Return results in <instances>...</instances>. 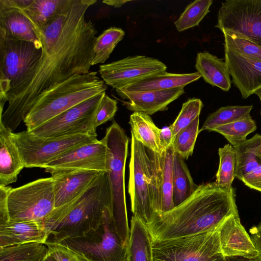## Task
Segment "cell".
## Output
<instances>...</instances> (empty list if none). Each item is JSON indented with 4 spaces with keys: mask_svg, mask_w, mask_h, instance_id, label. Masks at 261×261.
Wrapping results in <instances>:
<instances>
[{
    "mask_svg": "<svg viewBox=\"0 0 261 261\" xmlns=\"http://www.w3.org/2000/svg\"><path fill=\"white\" fill-rule=\"evenodd\" d=\"M97 0H71L59 16L37 34L42 55L28 86L10 99L0 122L13 132L43 91L73 75L90 72L97 31L87 20L88 9Z\"/></svg>",
    "mask_w": 261,
    "mask_h": 261,
    "instance_id": "cell-1",
    "label": "cell"
},
{
    "mask_svg": "<svg viewBox=\"0 0 261 261\" xmlns=\"http://www.w3.org/2000/svg\"><path fill=\"white\" fill-rule=\"evenodd\" d=\"M236 191L215 181L198 185L187 200L156 216L147 226L153 242L197 234L217 228L227 217L238 214Z\"/></svg>",
    "mask_w": 261,
    "mask_h": 261,
    "instance_id": "cell-2",
    "label": "cell"
},
{
    "mask_svg": "<svg viewBox=\"0 0 261 261\" xmlns=\"http://www.w3.org/2000/svg\"><path fill=\"white\" fill-rule=\"evenodd\" d=\"M109 206L112 207V201L109 175L103 172L84 193L55 208L44 219L43 223L48 233L46 242L60 243L96 229Z\"/></svg>",
    "mask_w": 261,
    "mask_h": 261,
    "instance_id": "cell-3",
    "label": "cell"
},
{
    "mask_svg": "<svg viewBox=\"0 0 261 261\" xmlns=\"http://www.w3.org/2000/svg\"><path fill=\"white\" fill-rule=\"evenodd\" d=\"M97 72L76 74L42 91L23 122L31 132L67 110L106 92L107 85Z\"/></svg>",
    "mask_w": 261,
    "mask_h": 261,
    "instance_id": "cell-4",
    "label": "cell"
},
{
    "mask_svg": "<svg viewBox=\"0 0 261 261\" xmlns=\"http://www.w3.org/2000/svg\"><path fill=\"white\" fill-rule=\"evenodd\" d=\"M41 55L32 42L0 35V108L28 86Z\"/></svg>",
    "mask_w": 261,
    "mask_h": 261,
    "instance_id": "cell-5",
    "label": "cell"
},
{
    "mask_svg": "<svg viewBox=\"0 0 261 261\" xmlns=\"http://www.w3.org/2000/svg\"><path fill=\"white\" fill-rule=\"evenodd\" d=\"M110 151L109 179L112 211L117 228L123 244L128 246L130 235L125 193V166L128 139L123 129L115 121L106 131L102 139Z\"/></svg>",
    "mask_w": 261,
    "mask_h": 261,
    "instance_id": "cell-6",
    "label": "cell"
},
{
    "mask_svg": "<svg viewBox=\"0 0 261 261\" xmlns=\"http://www.w3.org/2000/svg\"><path fill=\"white\" fill-rule=\"evenodd\" d=\"M59 243L80 253L89 261H127L128 246L123 244L118 233L112 206L106 208L96 229Z\"/></svg>",
    "mask_w": 261,
    "mask_h": 261,
    "instance_id": "cell-7",
    "label": "cell"
},
{
    "mask_svg": "<svg viewBox=\"0 0 261 261\" xmlns=\"http://www.w3.org/2000/svg\"><path fill=\"white\" fill-rule=\"evenodd\" d=\"M25 168H42L68 151L97 140V136L78 134L43 137L26 130L12 133Z\"/></svg>",
    "mask_w": 261,
    "mask_h": 261,
    "instance_id": "cell-8",
    "label": "cell"
},
{
    "mask_svg": "<svg viewBox=\"0 0 261 261\" xmlns=\"http://www.w3.org/2000/svg\"><path fill=\"white\" fill-rule=\"evenodd\" d=\"M55 208L51 177L11 188L8 196L9 221L43 222Z\"/></svg>",
    "mask_w": 261,
    "mask_h": 261,
    "instance_id": "cell-9",
    "label": "cell"
},
{
    "mask_svg": "<svg viewBox=\"0 0 261 261\" xmlns=\"http://www.w3.org/2000/svg\"><path fill=\"white\" fill-rule=\"evenodd\" d=\"M218 227L197 234L152 241L153 261H224Z\"/></svg>",
    "mask_w": 261,
    "mask_h": 261,
    "instance_id": "cell-10",
    "label": "cell"
},
{
    "mask_svg": "<svg viewBox=\"0 0 261 261\" xmlns=\"http://www.w3.org/2000/svg\"><path fill=\"white\" fill-rule=\"evenodd\" d=\"M133 216L146 226L156 215L154 211L146 148L131 134V152L128 187Z\"/></svg>",
    "mask_w": 261,
    "mask_h": 261,
    "instance_id": "cell-11",
    "label": "cell"
},
{
    "mask_svg": "<svg viewBox=\"0 0 261 261\" xmlns=\"http://www.w3.org/2000/svg\"><path fill=\"white\" fill-rule=\"evenodd\" d=\"M215 27L239 34L261 46V0L222 3Z\"/></svg>",
    "mask_w": 261,
    "mask_h": 261,
    "instance_id": "cell-12",
    "label": "cell"
},
{
    "mask_svg": "<svg viewBox=\"0 0 261 261\" xmlns=\"http://www.w3.org/2000/svg\"><path fill=\"white\" fill-rule=\"evenodd\" d=\"M105 92L67 110L30 132L43 137L78 134L97 136L93 116Z\"/></svg>",
    "mask_w": 261,
    "mask_h": 261,
    "instance_id": "cell-13",
    "label": "cell"
},
{
    "mask_svg": "<svg viewBox=\"0 0 261 261\" xmlns=\"http://www.w3.org/2000/svg\"><path fill=\"white\" fill-rule=\"evenodd\" d=\"M166 69L156 59L136 55L101 65L99 73L105 84L116 90Z\"/></svg>",
    "mask_w": 261,
    "mask_h": 261,
    "instance_id": "cell-14",
    "label": "cell"
},
{
    "mask_svg": "<svg viewBox=\"0 0 261 261\" xmlns=\"http://www.w3.org/2000/svg\"><path fill=\"white\" fill-rule=\"evenodd\" d=\"M146 150L154 208L158 216L174 207L172 199L174 151L172 145L161 153Z\"/></svg>",
    "mask_w": 261,
    "mask_h": 261,
    "instance_id": "cell-15",
    "label": "cell"
},
{
    "mask_svg": "<svg viewBox=\"0 0 261 261\" xmlns=\"http://www.w3.org/2000/svg\"><path fill=\"white\" fill-rule=\"evenodd\" d=\"M110 151L101 139L76 147L47 165L45 172L92 170L108 172Z\"/></svg>",
    "mask_w": 261,
    "mask_h": 261,
    "instance_id": "cell-16",
    "label": "cell"
},
{
    "mask_svg": "<svg viewBox=\"0 0 261 261\" xmlns=\"http://www.w3.org/2000/svg\"><path fill=\"white\" fill-rule=\"evenodd\" d=\"M218 232L222 253L225 258L237 256L257 259L258 251L242 225L239 214L225 219L218 227Z\"/></svg>",
    "mask_w": 261,
    "mask_h": 261,
    "instance_id": "cell-17",
    "label": "cell"
},
{
    "mask_svg": "<svg viewBox=\"0 0 261 261\" xmlns=\"http://www.w3.org/2000/svg\"><path fill=\"white\" fill-rule=\"evenodd\" d=\"M104 172L70 170L53 173L55 208L74 200L91 187Z\"/></svg>",
    "mask_w": 261,
    "mask_h": 261,
    "instance_id": "cell-18",
    "label": "cell"
},
{
    "mask_svg": "<svg viewBox=\"0 0 261 261\" xmlns=\"http://www.w3.org/2000/svg\"><path fill=\"white\" fill-rule=\"evenodd\" d=\"M225 49V61L235 86L246 99L261 87V61Z\"/></svg>",
    "mask_w": 261,
    "mask_h": 261,
    "instance_id": "cell-19",
    "label": "cell"
},
{
    "mask_svg": "<svg viewBox=\"0 0 261 261\" xmlns=\"http://www.w3.org/2000/svg\"><path fill=\"white\" fill-rule=\"evenodd\" d=\"M117 94L127 101H123L131 111L142 112L148 115L166 111L168 106L179 98L184 92V87L147 91L126 92L116 91Z\"/></svg>",
    "mask_w": 261,
    "mask_h": 261,
    "instance_id": "cell-20",
    "label": "cell"
},
{
    "mask_svg": "<svg viewBox=\"0 0 261 261\" xmlns=\"http://www.w3.org/2000/svg\"><path fill=\"white\" fill-rule=\"evenodd\" d=\"M48 238L43 222L9 220L0 223V247L34 242L45 244Z\"/></svg>",
    "mask_w": 261,
    "mask_h": 261,
    "instance_id": "cell-21",
    "label": "cell"
},
{
    "mask_svg": "<svg viewBox=\"0 0 261 261\" xmlns=\"http://www.w3.org/2000/svg\"><path fill=\"white\" fill-rule=\"evenodd\" d=\"M12 133L0 122V186L15 182L25 168Z\"/></svg>",
    "mask_w": 261,
    "mask_h": 261,
    "instance_id": "cell-22",
    "label": "cell"
},
{
    "mask_svg": "<svg viewBox=\"0 0 261 261\" xmlns=\"http://www.w3.org/2000/svg\"><path fill=\"white\" fill-rule=\"evenodd\" d=\"M0 35L30 42L38 48L42 44L29 19L16 8L0 3Z\"/></svg>",
    "mask_w": 261,
    "mask_h": 261,
    "instance_id": "cell-23",
    "label": "cell"
},
{
    "mask_svg": "<svg viewBox=\"0 0 261 261\" xmlns=\"http://www.w3.org/2000/svg\"><path fill=\"white\" fill-rule=\"evenodd\" d=\"M200 77V75L197 72L191 73H173L166 71L147 77L115 91L133 92L185 87Z\"/></svg>",
    "mask_w": 261,
    "mask_h": 261,
    "instance_id": "cell-24",
    "label": "cell"
},
{
    "mask_svg": "<svg viewBox=\"0 0 261 261\" xmlns=\"http://www.w3.org/2000/svg\"><path fill=\"white\" fill-rule=\"evenodd\" d=\"M195 68L205 82L227 92L231 82L226 63L223 59L208 52H200L197 55Z\"/></svg>",
    "mask_w": 261,
    "mask_h": 261,
    "instance_id": "cell-25",
    "label": "cell"
},
{
    "mask_svg": "<svg viewBox=\"0 0 261 261\" xmlns=\"http://www.w3.org/2000/svg\"><path fill=\"white\" fill-rule=\"evenodd\" d=\"M71 0H32L26 8L19 10L30 21L36 34L55 20Z\"/></svg>",
    "mask_w": 261,
    "mask_h": 261,
    "instance_id": "cell-26",
    "label": "cell"
},
{
    "mask_svg": "<svg viewBox=\"0 0 261 261\" xmlns=\"http://www.w3.org/2000/svg\"><path fill=\"white\" fill-rule=\"evenodd\" d=\"M127 261H153L152 241L147 227L136 217L130 220Z\"/></svg>",
    "mask_w": 261,
    "mask_h": 261,
    "instance_id": "cell-27",
    "label": "cell"
},
{
    "mask_svg": "<svg viewBox=\"0 0 261 261\" xmlns=\"http://www.w3.org/2000/svg\"><path fill=\"white\" fill-rule=\"evenodd\" d=\"M129 124L131 134L146 148L159 153H161L159 137L161 128L157 127L149 115L135 112L130 115Z\"/></svg>",
    "mask_w": 261,
    "mask_h": 261,
    "instance_id": "cell-28",
    "label": "cell"
},
{
    "mask_svg": "<svg viewBox=\"0 0 261 261\" xmlns=\"http://www.w3.org/2000/svg\"><path fill=\"white\" fill-rule=\"evenodd\" d=\"M185 159L174 152L173 162L172 199L174 207L182 203L196 190Z\"/></svg>",
    "mask_w": 261,
    "mask_h": 261,
    "instance_id": "cell-29",
    "label": "cell"
},
{
    "mask_svg": "<svg viewBox=\"0 0 261 261\" xmlns=\"http://www.w3.org/2000/svg\"><path fill=\"white\" fill-rule=\"evenodd\" d=\"M48 252L45 244L37 242L0 247V261H42Z\"/></svg>",
    "mask_w": 261,
    "mask_h": 261,
    "instance_id": "cell-30",
    "label": "cell"
},
{
    "mask_svg": "<svg viewBox=\"0 0 261 261\" xmlns=\"http://www.w3.org/2000/svg\"><path fill=\"white\" fill-rule=\"evenodd\" d=\"M253 106H228L219 108L210 114L199 133L203 130L212 131L215 128L233 122L238 120L250 116Z\"/></svg>",
    "mask_w": 261,
    "mask_h": 261,
    "instance_id": "cell-31",
    "label": "cell"
},
{
    "mask_svg": "<svg viewBox=\"0 0 261 261\" xmlns=\"http://www.w3.org/2000/svg\"><path fill=\"white\" fill-rule=\"evenodd\" d=\"M125 35L121 28L111 27L97 37L93 47L92 66L103 63L110 57L117 44Z\"/></svg>",
    "mask_w": 261,
    "mask_h": 261,
    "instance_id": "cell-32",
    "label": "cell"
},
{
    "mask_svg": "<svg viewBox=\"0 0 261 261\" xmlns=\"http://www.w3.org/2000/svg\"><path fill=\"white\" fill-rule=\"evenodd\" d=\"M219 164L215 182L221 187L230 189L235 178L236 155L233 147L226 144L218 149Z\"/></svg>",
    "mask_w": 261,
    "mask_h": 261,
    "instance_id": "cell-33",
    "label": "cell"
},
{
    "mask_svg": "<svg viewBox=\"0 0 261 261\" xmlns=\"http://www.w3.org/2000/svg\"><path fill=\"white\" fill-rule=\"evenodd\" d=\"M257 128L251 116L233 122L218 126L212 130L223 135L233 147L244 142L247 136Z\"/></svg>",
    "mask_w": 261,
    "mask_h": 261,
    "instance_id": "cell-34",
    "label": "cell"
},
{
    "mask_svg": "<svg viewBox=\"0 0 261 261\" xmlns=\"http://www.w3.org/2000/svg\"><path fill=\"white\" fill-rule=\"evenodd\" d=\"M212 0H196L185 8L177 20L174 22L178 32H181L199 25L210 12Z\"/></svg>",
    "mask_w": 261,
    "mask_h": 261,
    "instance_id": "cell-35",
    "label": "cell"
},
{
    "mask_svg": "<svg viewBox=\"0 0 261 261\" xmlns=\"http://www.w3.org/2000/svg\"><path fill=\"white\" fill-rule=\"evenodd\" d=\"M199 117L181 130L174 138L172 144L174 151L185 160L188 159L193 154L199 133Z\"/></svg>",
    "mask_w": 261,
    "mask_h": 261,
    "instance_id": "cell-36",
    "label": "cell"
},
{
    "mask_svg": "<svg viewBox=\"0 0 261 261\" xmlns=\"http://www.w3.org/2000/svg\"><path fill=\"white\" fill-rule=\"evenodd\" d=\"M224 48L261 61V46L236 33L224 31Z\"/></svg>",
    "mask_w": 261,
    "mask_h": 261,
    "instance_id": "cell-37",
    "label": "cell"
},
{
    "mask_svg": "<svg viewBox=\"0 0 261 261\" xmlns=\"http://www.w3.org/2000/svg\"><path fill=\"white\" fill-rule=\"evenodd\" d=\"M236 155L235 177L241 180L253 171L261 163L251 149L246 139L239 145L233 147Z\"/></svg>",
    "mask_w": 261,
    "mask_h": 261,
    "instance_id": "cell-38",
    "label": "cell"
},
{
    "mask_svg": "<svg viewBox=\"0 0 261 261\" xmlns=\"http://www.w3.org/2000/svg\"><path fill=\"white\" fill-rule=\"evenodd\" d=\"M203 103L199 98H192L184 102L180 111L171 126L174 138L182 129L199 117Z\"/></svg>",
    "mask_w": 261,
    "mask_h": 261,
    "instance_id": "cell-39",
    "label": "cell"
},
{
    "mask_svg": "<svg viewBox=\"0 0 261 261\" xmlns=\"http://www.w3.org/2000/svg\"><path fill=\"white\" fill-rule=\"evenodd\" d=\"M118 110L117 102L105 92L99 102L93 116V125L97 127L112 120Z\"/></svg>",
    "mask_w": 261,
    "mask_h": 261,
    "instance_id": "cell-40",
    "label": "cell"
},
{
    "mask_svg": "<svg viewBox=\"0 0 261 261\" xmlns=\"http://www.w3.org/2000/svg\"><path fill=\"white\" fill-rule=\"evenodd\" d=\"M49 253L58 261H89L80 253L59 243L46 242Z\"/></svg>",
    "mask_w": 261,
    "mask_h": 261,
    "instance_id": "cell-41",
    "label": "cell"
},
{
    "mask_svg": "<svg viewBox=\"0 0 261 261\" xmlns=\"http://www.w3.org/2000/svg\"><path fill=\"white\" fill-rule=\"evenodd\" d=\"M241 180L248 187L261 192V163Z\"/></svg>",
    "mask_w": 261,
    "mask_h": 261,
    "instance_id": "cell-42",
    "label": "cell"
},
{
    "mask_svg": "<svg viewBox=\"0 0 261 261\" xmlns=\"http://www.w3.org/2000/svg\"><path fill=\"white\" fill-rule=\"evenodd\" d=\"M11 187L0 186V223L9 221L8 196Z\"/></svg>",
    "mask_w": 261,
    "mask_h": 261,
    "instance_id": "cell-43",
    "label": "cell"
},
{
    "mask_svg": "<svg viewBox=\"0 0 261 261\" xmlns=\"http://www.w3.org/2000/svg\"><path fill=\"white\" fill-rule=\"evenodd\" d=\"M173 140V133L171 125L161 129L159 143L161 152L172 145Z\"/></svg>",
    "mask_w": 261,
    "mask_h": 261,
    "instance_id": "cell-44",
    "label": "cell"
},
{
    "mask_svg": "<svg viewBox=\"0 0 261 261\" xmlns=\"http://www.w3.org/2000/svg\"><path fill=\"white\" fill-rule=\"evenodd\" d=\"M250 237L258 252L257 259L261 261V223L250 229Z\"/></svg>",
    "mask_w": 261,
    "mask_h": 261,
    "instance_id": "cell-45",
    "label": "cell"
},
{
    "mask_svg": "<svg viewBox=\"0 0 261 261\" xmlns=\"http://www.w3.org/2000/svg\"><path fill=\"white\" fill-rule=\"evenodd\" d=\"M247 142L252 151L261 161V135L256 134L251 138L247 139Z\"/></svg>",
    "mask_w": 261,
    "mask_h": 261,
    "instance_id": "cell-46",
    "label": "cell"
},
{
    "mask_svg": "<svg viewBox=\"0 0 261 261\" xmlns=\"http://www.w3.org/2000/svg\"><path fill=\"white\" fill-rule=\"evenodd\" d=\"M130 2L127 0H104L102 3L115 8H120L126 3Z\"/></svg>",
    "mask_w": 261,
    "mask_h": 261,
    "instance_id": "cell-47",
    "label": "cell"
},
{
    "mask_svg": "<svg viewBox=\"0 0 261 261\" xmlns=\"http://www.w3.org/2000/svg\"><path fill=\"white\" fill-rule=\"evenodd\" d=\"M224 261H258L257 259H248L242 257H225Z\"/></svg>",
    "mask_w": 261,
    "mask_h": 261,
    "instance_id": "cell-48",
    "label": "cell"
},
{
    "mask_svg": "<svg viewBox=\"0 0 261 261\" xmlns=\"http://www.w3.org/2000/svg\"><path fill=\"white\" fill-rule=\"evenodd\" d=\"M42 261H58L55 257L51 255L49 252L47 255Z\"/></svg>",
    "mask_w": 261,
    "mask_h": 261,
    "instance_id": "cell-49",
    "label": "cell"
},
{
    "mask_svg": "<svg viewBox=\"0 0 261 261\" xmlns=\"http://www.w3.org/2000/svg\"><path fill=\"white\" fill-rule=\"evenodd\" d=\"M254 94H255L257 96H258L261 102V87L255 91Z\"/></svg>",
    "mask_w": 261,
    "mask_h": 261,
    "instance_id": "cell-50",
    "label": "cell"
},
{
    "mask_svg": "<svg viewBox=\"0 0 261 261\" xmlns=\"http://www.w3.org/2000/svg\"><path fill=\"white\" fill-rule=\"evenodd\" d=\"M260 113H261V111H260Z\"/></svg>",
    "mask_w": 261,
    "mask_h": 261,
    "instance_id": "cell-51",
    "label": "cell"
}]
</instances>
